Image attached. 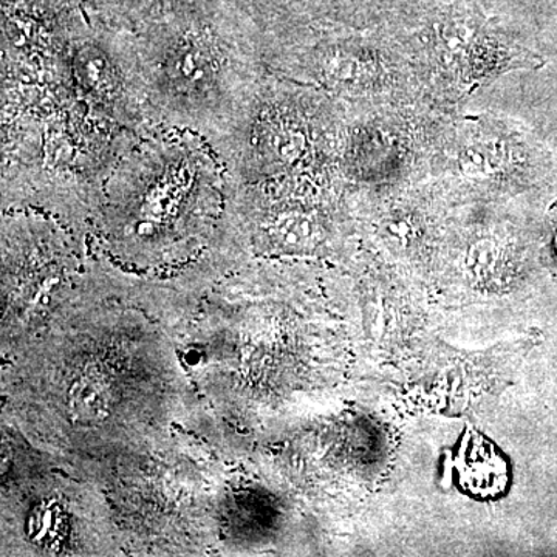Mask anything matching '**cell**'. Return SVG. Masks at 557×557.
Wrapping results in <instances>:
<instances>
[{
	"label": "cell",
	"instance_id": "obj_4",
	"mask_svg": "<svg viewBox=\"0 0 557 557\" xmlns=\"http://www.w3.org/2000/svg\"><path fill=\"white\" fill-rule=\"evenodd\" d=\"M518 245L500 236H474L468 248L467 262L469 269L482 277H493L496 274L512 273L518 269Z\"/></svg>",
	"mask_w": 557,
	"mask_h": 557
},
{
	"label": "cell",
	"instance_id": "obj_2",
	"mask_svg": "<svg viewBox=\"0 0 557 557\" xmlns=\"http://www.w3.org/2000/svg\"><path fill=\"white\" fill-rule=\"evenodd\" d=\"M552 172V157L515 120L496 113L450 115L428 178L454 201H493L536 188Z\"/></svg>",
	"mask_w": 557,
	"mask_h": 557
},
{
	"label": "cell",
	"instance_id": "obj_3",
	"mask_svg": "<svg viewBox=\"0 0 557 557\" xmlns=\"http://www.w3.org/2000/svg\"><path fill=\"white\" fill-rule=\"evenodd\" d=\"M453 113L428 101L357 109L344 138V174L359 188L426 180Z\"/></svg>",
	"mask_w": 557,
	"mask_h": 557
},
{
	"label": "cell",
	"instance_id": "obj_5",
	"mask_svg": "<svg viewBox=\"0 0 557 557\" xmlns=\"http://www.w3.org/2000/svg\"><path fill=\"white\" fill-rule=\"evenodd\" d=\"M212 70V61L208 51L197 44H188L177 50L172 60V72L175 78L186 86L203 83Z\"/></svg>",
	"mask_w": 557,
	"mask_h": 557
},
{
	"label": "cell",
	"instance_id": "obj_6",
	"mask_svg": "<svg viewBox=\"0 0 557 557\" xmlns=\"http://www.w3.org/2000/svg\"><path fill=\"white\" fill-rule=\"evenodd\" d=\"M81 76L87 86L108 87L110 78V70L104 61L97 60V58H89V60L81 62Z\"/></svg>",
	"mask_w": 557,
	"mask_h": 557
},
{
	"label": "cell",
	"instance_id": "obj_7",
	"mask_svg": "<svg viewBox=\"0 0 557 557\" xmlns=\"http://www.w3.org/2000/svg\"><path fill=\"white\" fill-rule=\"evenodd\" d=\"M547 237L549 260H552L553 267H555L557 273V201L548 209Z\"/></svg>",
	"mask_w": 557,
	"mask_h": 557
},
{
	"label": "cell",
	"instance_id": "obj_1",
	"mask_svg": "<svg viewBox=\"0 0 557 557\" xmlns=\"http://www.w3.org/2000/svg\"><path fill=\"white\" fill-rule=\"evenodd\" d=\"M399 38L424 97L449 112L509 73L545 65L537 51L512 38L472 0L435 11Z\"/></svg>",
	"mask_w": 557,
	"mask_h": 557
}]
</instances>
